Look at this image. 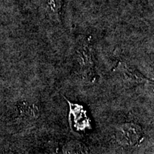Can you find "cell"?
Masks as SVG:
<instances>
[{
	"instance_id": "cell-1",
	"label": "cell",
	"mask_w": 154,
	"mask_h": 154,
	"mask_svg": "<svg viewBox=\"0 0 154 154\" xmlns=\"http://www.w3.org/2000/svg\"><path fill=\"white\" fill-rule=\"evenodd\" d=\"M75 61L76 63L77 74L84 80L88 82L95 81V72L94 49L90 40H84L76 49Z\"/></svg>"
},
{
	"instance_id": "cell-2",
	"label": "cell",
	"mask_w": 154,
	"mask_h": 154,
	"mask_svg": "<svg viewBox=\"0 0 154 154\" xmlns=\"http://www.w3.org/2000/svg\"><path fill=\"white\" fill-rule=\"evenodd\" d=\"M143 134L141 127L134 123H125L116 128V138L121 145L134 146L140 141Z\"/></svg>"
},
{
	"instance_id": "cell-3",
	"label": "cell",
	"mask_w": 154,
	"mask_h": 154,
	"mask_svg": "<svg viewBox=\"0 0 154 154\" xmlns=\"http://www.w3.org/2000/svg\"><path fill=\"white\" fill-rule=\"evenodd\" d=\"M115 71L118 72L121 80L128 85L134 86L151 82L137 69L124 61H119Z\"/></svg>"
},
{
	"instance_id": "cell-4",
	"label": "cell",
	"mask_w": 154,
	"mask_h": 154,
	"mask_svg": "<svg viewBox=\"0 0 154 154\" xmlns=\"http://www.w3.org/2000/svg\"><path fill=\"white\" fill-rule=\"evenodd\" d=\"M49 11L56 17H59L62 8V0H46Z\"/></svg>"
}]
</instances>
